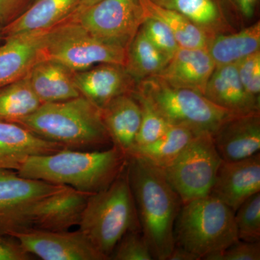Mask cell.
<instances>
[{"label": "cell", "mask_w": 260, "mask_h": 260, "mask_svg": "<svg viewBox=\"0 0 260 260\" xmlns=\"http://www.w3.org/2000/svg\"><path fill=\"white\" fill-rule=\"evenodd\" d=\"M64 149L98 150L110 143L101 109L86 98L45 103L15 122Z\"/></svg>", "instance_id": "obj_3"}, {"label": "cell", "mask_w": 260, "mask_h": 260, "mask_svg": "<svg viewBox=\"0 0 260 260\" xmlns=\"http://www.w3.org/2000/svg\"><path fill=\"white\" fill-rule=\"evenodd\" d=\"M222 5L227 6L238 18L244 20L253 18L258 0H218Z\"/></svg>", "instance_id": "obj_37"}, {"label": "cell", "mask_w": 260, "mask_h": 260, "mask_svg": "<svg viewBox=\"0 0 260 260\" xmlns=\"http://www.w3.org/2000/svg\"><path fill=\"white\" fill-rule=\"evenodd\" d=\"M101 114L113 145L127 157L141 122V108L138 100L133 94L120 95L102 108Z\"/></svg>", "instance_id": "obj_19"}, {"label": "cell", "mask_w": 260, "mask_h": 260, "mask_svg": "<svg viewBox=\"0 0 260 260\" xmlns=\"http://www.w3.org/2000/svg\"><path fill=\"white\" fill-rule=\"evenodd\" d=\"M32 256L16 238L0 234V260H30Z\"/></svg>", "instance_id": "obj_35"}, {"label": "cell", "mask_w": 260, "mask_h": 260, "mask_svg": "<svg viewBox=\"0 0 260 260\" xmlns=\"http://www.w3.org/2000/svg\"><path fill=\"white\" fill-rule=\"evenodd\" d=\"M32 3V0H0V25L14 21Z\"/></svg>", "instance_id": "obj_36"}, {"label": "cell", "mask_w": 260, "mask_h": 260, "mask_svg": "<svg viewBox=\"0 0 260 260\" xmlns=\"http://www.w3.org/2000/svg\"><path fill=\"white\" fill-rule=\"evenodd\" d=\"M213 138L224 161L243 160L259 153V112L234 116L223 123Z\"/></svg>", "instance_id": "obj_15"}, {"label": "cell", "mask_w": 260, "mask_h": 260, "mask_svg": "<svg viewBox=\"0 0 260 260\" xmlns=\"http://www.w3.org/2000/svg\"><path fill=\"white\" fill-rule=\"evenodd\" d=\"M136 90L148 99L169 124L186 126L197 133L213 135L223 123L238 116L203 93L172 86L154 77L140 81Z\"/></svg>", "instance_id": "obj_6"}, {"label": "cell", "mask_w": 260, "mask_h": 260, "mask_svg": "<svg viewBox=\"0 0 260 260\" xmlns=\"http://www.w3.org/2000/svg\"><path fill=\"white\" fill-rule=\"evenodd\" d=\"M215 68L207 48L180 47L154 78L172 86L191 89L204 95L205 87Z\"/></svg>", "instance_id": "obj_16"}, {"label": "cell", "mask_w": 260, "mask_h": 260, "mask_svg": "<svg viewBox=\"0 0 260 260\" xmlns=\"http://www.w3.org/2000/svg\"><path fill=\"white\" fill-rule=\"evenodd\" d=\"M109 259L152 260L151 249L141 230L132 231L121 238L113 250Z\"/></svg>", "instance_id": "obj_31"}, {"label": "cell", "mask_w": 260, "mask_h": 260, "mask_svg": "<svg viewBox=\"0 0 260 260\" xmlns=\"http://www.w3.org/2000/svg\"><path fill=\"white\" fill-rule=\"evenodd\" d=\"M89 195L66 186L42 198L30 211L29 229L62 232L78 226Z\"/></svg>", "instance_id": "obj_13"}, {"label": "cell", "mask_w": 260, "mask_h": 260, "mask_svg": "<svg viewBox=\"0 0 260 260\" xmlns=\"http://www.w3.org/2000/svg\"><path fill=\"white\" fill-rule=\"evenodd\" d=\"M141 29L148 40L169 59L180 48L170 29L156 19L146 18Z\"/></svg>", "instance_id": "obj_32"}, {"label": "cell", "mask_w": 260, "mask_h": 260, "mask_svg": "<svg viewBox=\"0 0 260 260\" xmlns=\"http://www.w3.org/2000/svg\"><path fill=\"white\" fill-rule=\"evenodd\" d=\"M74 81L80 95L100 109L116 98L133 94L138 85L125 67L110 63L75 72Z\"/></svg>", "instance_id": "obj_14"}, {"label": "cell", "mask_w": 260, "mask_h": 260, "mask_svg": "<svg viewBox=\"0 0 260 260\" xmlns=\"http://www.w3.org/2000/svg\"><path fill=\"white\" fill-rule=\"evenodd\" d=\"M78 227L108 259L126 233L141 230L126 166L107 189L89 195Z\"/></svg>", "instance_id": "obj_4"}, {"label": "cell", "mask_w": 260, "mask_h": 260, "mask_svg": "<svg viewBox=\"0 0 260 260\" xmlns=\"http://www.w3.org/2000/svg\"><path fill=\"white\" fill-rule=\"evenodd\" d=\"M47 31L14 36L0 46V88L26 76L44 59L42 47Z\"/></svg>", "instance_id": "obj_18"}, {"label": "cell", "mask_w": 260, "mask_h": 260, "mask_svg": "<svg viewBox=\"0 0 260 260\" xmlns=\"http://www.w3.org/2000/svg\"><path fill=\"white\" fill-rule=\"evenodd\" d=\"M27 252L43 260H107L79 229L54 232L30 229L13 234Z\"/></svg>", "instance_id": "obj_11"}, {"label": "cell", "mask_w": 260, "mask_h": 260, "mask_svg": "<svg viewBox=\"0 0 260 260\" xmlns=\"http://www.w3.org/2000/svg\"><path fill=\"white\" fill-rule=\"evenodd\" d=\"M239 240L260 242V192L248 198L234 213Z\"/></svg>", "instance_id": "obj_30"}, {"label": "cell", "mask_w": 260, "mask_h": 260, "mask_svg": "<svg viewBox=\"0 0 260 260\" xmlns=\"http://www.w3.org/2000/svg\"><path fill=\"white\" fill-rule=\"evenodd\" d=\"M126 162L125 154L114 145L103 150L63 149L30 157L17 172L23 177L93 194L110 186L125 169Z\"/></svg>", "instance_id": "obj_2"}, {"label": "cell", "mask_w": 260, "mask_h": 260, "mask_svg": "<svg viewBox=\"0 0 260 260\" xmlns=\"http://www.w3.org/2000/svg\"><path fill=\"white\" fill-rule=\"evenodd\" d=\"M2 30H3V26L0 25V40L3 39V34H2Z\"/></svg>", "instance_id": "obj_40"}, {"label": "cell", "mask_w": 260, "mask_h": 260, "mask_svg": "<svg viewBox=\"0 0 260 260\" xmlns=\"http://www.w3.org/2000/svg\"><path fill=\"white\" fill-rule=\"evenodd\" d=\"M126 51L125 48L93 37L76 22L65 20L48 30L42 56L44 59L79 72L102 63L125 66Z\"/></svg>", "instance_id": "obj_7"}, {"label": "cell", "mask_w": 260, "mask_h": 260, "mask_svg": "<svg viewBox=\"0 0 260 260\" xmlns=\"http://www.w3.org/2000/svg\"><path fill=\"white\" fill-rule=\"evenodd\" d=\"M207 49L215 67L236 64L246 56L260 51L259 20L239 31L213 37Z\"/></svg>", "instance_id": "obj_24"}, {"label": "cell", "mask_w": 260, "mask_h": 260, "mask_svg": "<svg viewBox=\"0 0 260 260\" xmlns=\"http://www.w3.org/2000/svg\"><path fill=\"white\" fill-rule=\"evenodd\" d=\"M141 108V122L134 145L153 143L167 133L172 124L156 110L146 97L135 90L133 93Z\"/></svg>", "instance_id": "obj_29"}, {"label": "cell", "mask_w": 260, "mask_h": 260, "mask_svg": "<svg viewBox=\"0 0 260 260\" xmlns=\"http://www.w3.org/2000/svg\"><path fill=\"white\" fill-rule=\"evenodd\" d=\"M205 260H259V242L238 240L225 250L207 256Z\"/></svg>", "instance_id": "obj_34"}, {"label": "cell", "mask_w": 260, "mask_h": 260, "mask_svg": "<svg viewBox=\"0 0 260 260\" xmlns=\"http://www.w3.org/2000/svg\"><path fill=\"white\" fill-rule=\"evenodd\" d=\"M222 159L213 135H197L169 165L160 169L182 205L210 194Z\"/></svg>", "instance_id": "obj_8"}, {"label": "cell", "mask_w": 260, "mask_h": 260, "mask_svg": "<svg viewBox=\"0 0 260 260\" xmlns=\"http://www.w3.org/2000/svg\"><path fill=\"white\" fill-rule=\"evenodd\" d=\"M198 256L181 246H175L168 260H199Z\"/></svg>", "instance_id": "obj_38"}, {"label": "cell", "mask_w": 260, "mask_h": 260, "mask_svg": "<svg viewBox=\"0 0 260 260\" xmlns=\"http://www.w3.org/2000/svg\"><path fill=\"white\" fill-rule=\"evenodd\" d=\"M74 73L50 59L38 61L28 73L30 86L42 104L63 102L80 96Z\"/></svg>", "instance_id": "obj_22"}, {"label": "cell", "mask_w": 260, "mask_h": 260, "mask_svg": "<svg viewBox=\"0 0 260 260\" xmlns=\"http://www.w3.org/2000/svg\"><path fill=\"white\" fill-rule=\"evenodd\" d=\"M63 149L60 145L42 139L20 124L0 121V169L18 172L30 157Z\"/></svg>", "instance_id": "obj_17"}, {"label": "cell", "mask_w": 260, "mask_h": 260, "mask_svg": "<svg viewBox=\"0 0 260 260\" xmlns=\"http://www.w3.org/2000/svg\"><path fill=\"white\" fill-rule=\"evenodd\" d=\"M201 133L184 126L172 125L165 134L153 143L133 145L127 157H137L162 169L171 164L186 145Z\"/></svg>", "instance_id": "obj_25"}, {"label": "cell", "mask_w": 260, "mask_h": 260, "mask_svg": "<svg viewBox=\"0 0 260 260\" xmlns=\"http://www.w3.org/2000/svg\"><path fill=\"white\" fill-rule=\"evenodd\" d=\"M169 61V58L148 40L140 28L127 48L124 67L138 84L158 75Z\"/></svg>", "instance_id": "obj_27"}, {"label": "cell", "mask_w": 260, "mask_h": 260, "mask_svg": "<svg viewBox=\"0 0 260 260\" xmlns=\"http://www.w3.org/2000/svg\"><path fill=\"white\" fill-rule=\"evenodd\" d=\"M258 192H260L259 153L236 161L222 160L209 195L235 213L244 201Z\"/></svg>", "instance_id": "obj_12"}, {"label": "cell", "mask_w": 260, "mask_h": 260, "mask_svg": "<svg viewBox=\"0 0 260 260\" xmlns=\"http://www.w3.org/2000/svg\"><path fill=\"white\" fill-rule=\"evenodd\" d=\"M189 19L211 39L234 31L218 0H151Z\"/></svg>", "instance_id": "obj_23"}, {"label": "cell", "mask_w": 260, "mask_h": 260, "mask_svg": "<svg viewBox=\"0 0 260 260\" xmlns=\"http://www.w3.org/2000/svg\"><path fill=\"white\" fill-rule=\"evenodd\" d=\"M80 0H35L14 21L3 27V40L32 32L47 31L64 21Z\"/></svg>", "instance_id": "obj_21"}, {"label": "cell", "mask_w": 260, "mask_h": 260, "mask_svg": "<svg viewBox=\"0 0 260 260\" xmlns=\"http://www.w3.org/2000/svg\"><path fill=\"white\" fill-rule=\"evenodd\" d=\"M42 104L27 75L0 88V121L15 123L31 114Z\"/></svg>", "instance_id": "obj_28"}, {"label": "cell", "mask_w": 260, "mask_h": 260, "mask_svg": "<svg viewBox=\"0 0 260 260\" xmlns=\"http://www.w3.org/2000/svg\"><path fill=\"white\" fill-rule=\"evenodd\" d=\"M65 186L23 177L16 171L0 169V234L13 236L29 229L34 205Z\"/></svg>", "instance_id": "obj_10"}, {"label": "cell", "mask_w": 260, "mask_h": 260, "mask_svg": "<svg viewBox=\"0 0 260 260\" xmlns=\"http://www.w3.org/2000/svg\"><path fill=\"white\" fill-rule=\"evenodd\" d=\"M175 246L205 259L239 240L234 212L208 195L183 204L174 225Z\"/></svg>", "instance_id": "obj_5"}, {"label": "cell", "mask_w": 260, "mask_h": 260, "mask_svg": "<svg viewBox=\"0 0 260 260\" xmlns=\"http://www.w3.org/2000/svg\"><path fill=\"white\" fill-rule=\"evenodd\" d=\"M99 1H101V0H80L79 4L76 7L74 11H73L72 14L67 19L72 18V17L79 14V13L83 11L84 10L87 9L89 7L91 6V5L95 4V3Z\"/></svg>", "instance_id": "obj_39"}, {"label": "cell", "mask_w": 260, "mask_h": 260, "mask_svg": "<svg viewBox=\"0 0 260 260\" xmlns=\"http://www.w3.org/2000/svg\"><path fill=\"white\" fill-rule=\"evenodd\" d=\"M145 19L140 0H101L65 20L76 22L93 37L127 49Z\"/></svg>", "instance_id": "obj_9"}, {"label": "cell", "mask_w": 260, "mask_h": 260, "mask_svg": "<svg viewBox=\"0 0 260 260\" xmlns=\"http://www.w3.org/2000/svg\"><path fill=\"white\" fill-rule=\"evenodd\" d=\"M128 179L140 229L154 259L168 260L175 247L174 225L182 202L162 171L137 157H127Z\"/></svg>", "instance_id": "obj_1"}, {"label": "cell", "mask_w": 260, "mask_h": 260, "mask_svg": "<svg viewBox=\"0 0 260 260\" xmlns=\"http://www.w3.org/2000/svg\"><path fill=\"white\" fill-rule=\"evenodd\" d=\"M204 95L219 107L238 115L259 112V104L246 93L236 64L215 67L204 92Z\"/></svg>", "instance_id": "obj_20"}, {"label": "cell", "mask_w": 260, "mask_h": 260, "mask_svg": "<svg viewBox=\"0 0 260 260\" xmlns=\"http://www.w3.org/2000/svg\"><path fill=\"white\" fill-rule=\"evenodd\" d=\"M146 18L156 19L167 25L181 48L203 49L208 47L211 38L189 19L174 10L162 8L151 0H140Z\"/></svg>", "instance_id": "obj_26"}, {"label": "cell", "mask_w": 260, "mask_h": 260, "mask_svg": "<svg viewBox=\"0 0 260 260\" xmlns=\"http://www.w3.org/2000/svg\"><path fill=\"white\" fill-rule=\"evenodd\" d=\"M236 66L246 93L260 104V51L238 61Z\"/></svg>", "instance_id": "obj_33"}]
</instances>
